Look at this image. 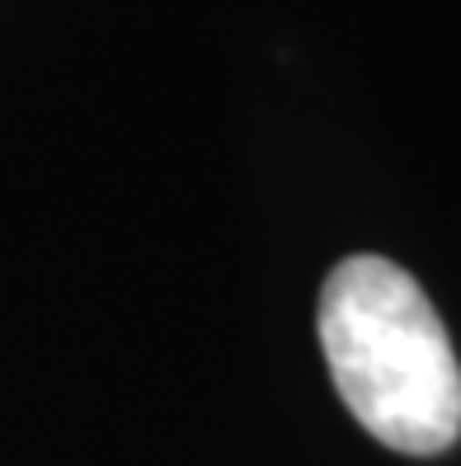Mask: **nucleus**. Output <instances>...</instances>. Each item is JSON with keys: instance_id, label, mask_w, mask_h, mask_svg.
<instances>
[{"instance_id": "nucleus-1", "label": "nucleus", "mask_w": 461, "mask_h": 466, "mask_svg": "<svg viewBox=\"0 0 461 466\" xmlns=\"http://www.w3.org/2000/svg\"><path fill=\"white\" fill-rule=\"evenodd\" d=\"M320 344L354 420L433 457L461 433V368L428 292L391 259H344L320 292Z\"/></svg>"}]
</instances>
